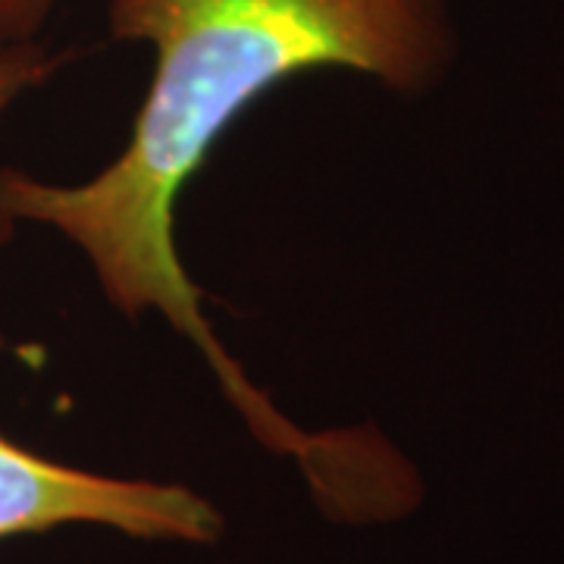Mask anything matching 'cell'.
Wrapping results in <instances>:
<instances>
[{
	"label": "cell",
	"instance_id": "6da1fadb",
	"mask_svg": "<svg viewBox=\"0 0 564 564\" xmlns=\"http://www.w3.org/2000/svg\"><path fill=\"white\" fill-rule=\"evenodd\" d=\"M117 39L148 41L154 82L120 161L85 185L0 173V214L47 223L91 258L126 314L158 307L202 345L263 443L307 467L321 492L345 474L351 443L314 440L276 414L214 339L173 245V204L210 144L248 104L292 73L345 66L399 91L443 73L452 32L443 0H113Z\"/></svg>",
	"mask_w": 564,
	"mask_h": 564
},
{
	"label": "cell",
	"instance_id": "7a4b0ae2",
	"mask_svg": "<svg viewBox=\"0 0 564 564\" xmlns=\"http://www.w3.org/2000/svg\"><path fill=\"white\" fill-rule=\"evenodd\" d=\"M63 524L113 527L141 540L214 543L223 518L185 486L66 467L0 436V540Z\"/></svg>",
	"mask_w": 564,
	"mask_h": 564
},
{
	"label": "cell",
	"instance_id": "3957f363",
	"mask_svg": "<svg viewBox=\"0 0 564 564\" xmlns=\"http://www.w3.org/2000/svg\"><path fill=\"white\" fill-rule=\"evenodd\" d=\"M47 69H51V61L25 41H13L0 47V110L17 101L25 88L39 85L47 76ZM3 229H7V217L0 214V236Z\"/></svg>",
	"mask_w": 564,
	"mask_h": 564
},
{
	"label": "cell",
	"instance_id": "277c9868",
	"mask_svg": "<svg viewBox=\"0 0 564 564\" xmlns=\"http://www.w3.org/2000/svg\"><path fill=\"white\" fill-rule=\"evenodd\" d=\"M54 0H0V39L22 41L39 29Z\"/></svg>",
	"mask_w": 564,
	"mask_h": 564
}]
</instances>
